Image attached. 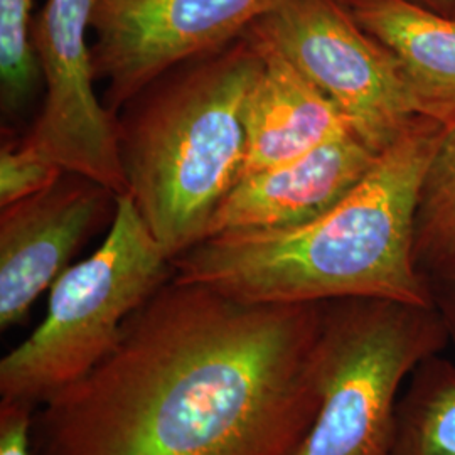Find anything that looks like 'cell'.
Masks as SVG:
<instances>
[{"label":"cell","mask_w":455,"mask_h":455,"mask_svg":"<svg viewBox=\"0 0 455 455\" xmlns=\"http://www.w3.org/2000/svg\"><path fill=\"white\" fill-rule=\"evenodd\" d=\"M323 309L171 278L46 400L44 455H291L321 403Z\"/></svg>","instance_id":"obj_1"},{"label":"cell","mask_w":455,"mask_h":455,"mask_svg":"<svg viewBox=\"0 0 455 455\" xmlns=\"http://www.w3.org/2000/svg\"><path fill=\"white\" fill-rule=\"evenodd\" d=\"M443 132L417 116L329 212L299 227L212 235L172 260V278L261 304L388 299L432 306L413 261V221Z\"/></svg>","instance_id":"obj_2"},{"label":"cell","mask_w":455,"mask_h":455,"mask_svg":"<svg viewBox=\"0 0 455 455\" xmlns=\"http://www.w3.org/2000/svg\"><path fill=\"white\" fill-rule=\"evenodd\" d=\"M260 66L244 34L171 66L115 115L127 195L171 260L206 238L242 178V114Z\"/></svg>","instance_id":"obj_3"},{"label":"cell","mask_w":455,"mask_h":455,"mask_svg":"<svg viewBox=\"0 0 455 455\" xmlns=\"http://www.w3.org/2000/svg\"><path fill=\"white\" fill-rule=\"evenodd\" d=\"M171 275L172 260L131 196H118L105 242L52 283L43 323L2 359V402L31 407L80 381L114 351L132 314Z\"/></svg>","instance_id":"obj_4"},{"label":"cell","mask_w":455,"mask_h":455,"mask_svg":"<svg viewBox=\"0 0 455 455\" xmlns=\"http://www.w3.org/2000/svg\"><path fill=\"white\" fill-rule=\"evenodd\" d=\"M447 344L434 306L388 299L324 302L321 403L291 455H393L408 378Z\"/></svg>","instance_id":"obj_5"},{"label":"cell","mask_w":455,"mask_h":455,"mask_svg":"<svg viewBox=\"0 0 455 455\" xmlns=\"http://www.w3.org/2000/svg\"><path fill=\"white\" fill-rule=\"evenodd\" d=\"M248 33L321 88L378 154L420 116L393 56L339 0H285Z\"/></svg>","instance_id":"obj_6"},{"label":"cell","mask_w":455,"mask_h":455,"mask_svg":"<svg viewBox=\"0 0 455 455\" xmlns=\"http://www.w3.org/2000/svg\"><path fill=\"white\" fill-rule=\"evenodd\" d=\"M285 0H95L92 68L120 108L171 66L225 48Z\"/></svg>","instance_id":"obj_7"},{"label":"cell","mask_w":455,"mask_h":455,"mask_svg":"<svg viewBox=\"0 0 455 455\" xmlns=\"http://www.w3.org/2000/svg\"><path fill=\"white\" fill-rule=\"evenodd\" d=\"M95 0H46L34 17L33 46L46 98L33 129L20 140L39 156L127 195L116 120L93 88L92 31Z\"/></svg>","instance_id":"obj_8"},{"label":"cell","mask_w":455,"mask_h":455,"mask_svg":"<svg viewBox=\"0 0 455 455\" xmlns=\"http://www.w3.org/2000/svg\"><path fill=\"white\" fill-rule=\"evenodd\" d=\"M112 189L65 172L46 189L0 212V329L20 324L37 297L68 268L71 257L107 221Z\"/></svg>","instance_id":"obj_9"},{"label":"cell","mask_w":455,"mask_h":455,"mask_svg":"<svg viewBox=\"0 0 455 455\" xmlns=\"http://www.w3.org/2000/svg\"><path fill=\"white\" fill-rule=\"evenodd\" d=\"M378 157L355 132H347L295 161L250 174L214 212L206 238L309 223L349 195Z\"/></svg>","instance_id":"obj_10"},{"label":"cell","mask_w":455,"mask_h":455,"mask_svg":"<svg viewBox=\"0 0 455 455\" xmlns=\"http://www.w3.org/2000/svg\"><path fill=\"white\" fill-rule=\"evenodd\" d=\"M250 34L261 66L243 105L242 178L295 161L351 131L336 103L275 48Z\"/></svg>","instance_id":"obj_11"},{"label":"cell","mask_w":455,"mask_h":455,"mask_svg":"<svg viewBox=\"0 0 455 455\" xmlns=\"http://www.w3.org/2000/svg\"><path fill=\"white\" fill-rule=\"evenodd\" d=\"M396 61L417 112L455 127V19L417 0H339Z\"/></svg>","instance_id":"obj_12"},{"label":"cell","mask_w":455,"mask_h":455,"mask_svg":"<svg viewBox=\"0 0 455 455\" xmlns=\"http://www.w3.org/2000/svg\"><path fill=\"white\" fill-rule=\"evenodd\" d=\"M393 455H455V364L434 355L400 396Z\"/></svg>","instance_id":"obj_13"},{"label":"cell","mask_w":455,"mask_h":455,"mask_svg":"<svg viewBox=\"0 0 455 455\" xmlns=\"http://www.w3.org/2000/svg\"><path fill=\"white\" fill-rule=\"evenodd\" d=\"M413 261L427 283L455 276V127L443 132L423 174L413 221Z\"/></svg>","instance_id":"obj_14"},{"label":"cell","mask_w":455,"mask_h":455,"mask_svg":"<svg viewBox=\"0 0 455 455\" xmlns=\"http://www.w3.org/2000/svg\"><path fill=\"white\" fill-rule=\"evenodd\" d=\"M34 0H0V100L2 114L22 112L43 73L33 46Z\"/></svg>","instance_id":"obj_15"},{"label":"cell","mask_w":455,"mask_h":455,"mask_svg":"<svg viewBox=\"0 0 455 455\" xmlns=\"http://www.w3.org/2000/svg\"><path fill=\"white\" fill-rule=\"evenodd\" d=\"M66 171L19 142L0 150V208L46 189Z\"/></svg>","instance_id":"obj_16"},{"label":"cell","mask_w":455,"mask_h":455,"mask_svg":"<svg viewBox=\"0 0 455 455\" xmlns=\"http://www.w3.org/2000/svg\"><path fill=\"white\" fill-rule=\"evenodd\" d=\"M31 410L17 402L0 405V455H29Z\"/></svg>","instance_id":"obj_17"},{"label":"cell","mask_w":455,"mask_h":455,"mask_svg":"<svg viewBox=\"0 0 455 455\" xmlns=\"http://www.w3.org/2000/svg\"><path fill=\"white\" fill-rule=\"evenodd\" d=\"M428 289L432 295V306L439 312L455 355V276L434 280L428 283Z\"/></svg>","instance_id":"obj_18"},{"label":"cell","mask_w":455,"mask_h":455,"mask_svg":"<svg viewBox=\"0 0 455 455\" xmlns=\"http://www.w3.org/2000/svg\"><path fill=\"white\" fill-rule=\"evenodd\" d=\"M417 2L439 14L455 19V0H417Z\"/></svg>","instance_id":"obj_19"}]
</instances>
